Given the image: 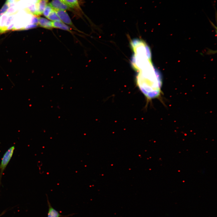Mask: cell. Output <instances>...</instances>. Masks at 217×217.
I'll return each instance as SVG.
<instances>
[{
  "instance_id": "6da1fadb",
  "label": "cell",
  "mask_w": 217,
  "mask_h": 217,
  "mask_svg": "<svg viewBox=\"0 0 217 217\" xmlns=\"http://www.w3.org/2000/svg\"><path fill=\"white\" fill-rule=\"evenodd\" d=\"M137 72V84L143 93L149 99L159 97L161 92L162 80L152 65L143 68Z\"/></svg>"
},
{
  "instance_id": "7a4b0ae2",
  "label": "cell",
  "mask_w": 217,
  "mask_h": 217,
  "mask_svg": "<svg viewBox=\"0 0 217 217\" xmlns=\"http://www.w3.org/2000/svg\"><path fill=\"white\" fill-rule=\"evenodd\" d=\"M33 15L24 9L21 10L15 14L13 30H24L27 25L32 24Z\"/></svg>"
},
{
  "instance_id": "3957f363",
  "label": "cell",
  "mask_w": 217,
  "mask_h": 217,
  "mask_svg": "<svg viewBox=\"0 0 217 217\" xmlns=\"http://www.w3.org/2000/svg\"><path fill=\"white\" fill-rule=\"evenodd\" d=\"M15 148L14 146H12L9 148L4 153L2 159L0 164V187L4 171L13 156Z\"/></svg>"
},
{
  "instance_id": "277c9868",
  "label": "cell",
  "mask_w": 217,
  "mask_h": 217,
  "mask_svg": "<svg viewBox=\"0 0 217 217\" xmlns=\"http://www.w3.org/2000/svg\"><path fill=\"white\" fill-rule=\"evenodd\" d=\"M55 11L61 21H62L64 23L75 28L69 16L66 11L63 10Z\"/></svg>"
},
{
  "instance_id": "5b68a950",
  "label": "cell",
  "mask_w": 217,
  "mask_h": 217,
  "mask_svg": "<svg viewBox=\"0 0 217 217\" xmlns=\"http://www.w3.org/2000/svg\"><path fill=\"white\" fill-rule=\"evenodd\" d=\"M49 4L55 10L70 9V7L61 0H52Z\"/></svg>"
},
{
  "instance_id": "8992f818",
  "label": "cell",
  "mask_w": 217,
  "mask_h": 217,
  "mask_svg": "<svg viewBox=\"0 0 217 217\" xmlns=\"http://www.w3.org/2000/svg\"><path fill=\"white\" fill-rule=\"evenodd\" d=\"M48 0H38L36 3L37 16L42 14L44 8L47 4Z\"/></svg>"
},
{
  "instance_id": "52a82bcc",
  "label": "cell",
  "mask_w": 217,
  "mask_h": 217,
  "mask_svg": "<svg viewBox=\"0 0 217 217\" xmlns=\"http://www.w3.org/2000/svg\"><path fill=\"white\" fill-rule=\"evenodd\" d=\"M38 24L40 27L48 29H51L53 28L52 21L42 17L38 18Z\"/></svg>"
},
{
  "instance_id": "ba28073f",
  "label": "cell",
  "mask_w": 217,
  "mask_h": 217,
  "mask_svg": "<svg viewBox=\"0 0 217 217\" xmlns=\"http://www.w3.org/2000/svg\"><path fill=\"white\" fill-rule=\"evenodd\" d=\"M10 14L7 12L0 17V33L6 31L5 25L7 19Z\"/></svg>"
},
{
  "instance_id": "9c48e42d",
  "label": "cell",
  "mask_w": 217,
  "mask_h": 217,
  "mask_svg": "<svg viewBox=\"0 0 217 217\" xmlns=\"http://www.w3.org/2000/svg\"><path fill=\"white\" fill-rule=\"evenodd\" d=\"M49 210L47 217H61L68 216H63L60 214L56 210L54 209L51 206L49 202L48 201Z\"/></svg>"
},
{
  "instance_id": "30bf717a",
  "label": "cell",
  "mask_w": 217,
  "mask_h": 217,
  "mask_svg": "<svg viewBox=\"0 0 217 217\" xmlns=\"http://www.w3.org/2000/svg\"><path fill=\"white\" fill-rule=\"evenodd\" d=\"M52 24L53 28H58L68 31L70 30V28L61 21H52Z\"/></svg>"
},
{
  "instance_id": "8fae6325",
  "label": "cell",
  "mask_w": 217,
  "mask_h": 217,
  "mask_svg": "<svg viewBox=\"0 0 217 217\" xmlns=\"http://www.w3.org/2000/svg\"><path fill=\"white\" fill-rule=\"evenodd\" d=\"M69 7L76 9H79V6L78 0H61Z\"/></svg>"
},
{
  "instance_id": "7c38bea8",
  "label": "cell",
  "mask_w": 217,
  "mask_h": 217,
  "mask_svg": "<svg viewBox=\"0 0 217 217\" xmlns=\"http://www.w3.org/2000/svg\"><path fill=\"white\" fill-rule=\"evenodd\" d=\"M47 18L53 21H61V20L55 11L53 10Z\"/></svg>"
},
{
  "instance_id": "4fadbf2b",
  "label": "cell",
  "mask_w": 217,
  "mask_h": 217,
  "mask_svg": "<svg viewBox=\"0 0 217 217\" xmlns=\"http://www.w3.org/2000/svg\"><path fill=\"white\" fill-rule=\"evenodd\" d=\"M53 10L49 3L47 4L43 11V15L47 17Z\"/></svg>"
},
{
  "instance_id": "5bb4252c",
  "label": "cell",
  "mask_w": 217,
  "mask_h": 217,
  "mask_svg": "<svg viewBox=\"0 0 217 217\" xmlns=\"http://www.w3.org/2000/svg\"><path fill=\"white\" fill-rule=\"evenodd\" d=\"M9 7V4L6 2L0 10V17L6 12Z\"/></svg>"
},
{
  "instance_id": "9a60e30c",
  "label": "cell",
  "mask_w": 217,
  "mask_h": 217,
  "mask_svg": "<svg viewBox=\"0 0 217 217\" xmlns=\"http://www.w3.org/2000/svg\"><path fill=\"white\" fill-rule=\"evenodd\" d=\"M4 212H3V213H2V214H0V217L1 216H2V215L4 214Z\"/></svg>"
}]
</instances>
